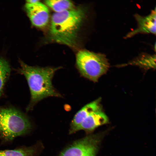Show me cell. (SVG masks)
<instances>
[{
	"mask_svg": "<svg viewBox=\"0 0 156 156\" xmlns=\"http://www.w3.org/2000/svg\"><path fill=\"white\" fill-rule=\"evenodd\" d=\"M31 126L28 119L17 110L11 108L0 109V139L11 141L30 131Z\"/></svg>",
	"mask_w": 156,
	"mask_h": 156,
	"instance_id": "cell-3",
	"label": "cell"
},
{
	"mask_svg": "<svg viewBox=\"0 0 156 156\" xmlns=\"http://www.w3.org/2000/svg\"><path fill=\"white\" fill-rule=\"evenodd\" d=\"M108 121L107 117L102 112V109L99 110L89 115L72 132L81 130L91 131L106 124Z\"/></svg>",
	"mask_w": 156,
	"mask_h": 156,
	"instance_id": "cell-8",
	"label": "cell"
},
{
	"mask_svg": "<svg viewBox=\"0 0 156 156\" xmlns=\"http://www.w3.org/2000/svg\"><path fill=\"white\" fill-rule=\"evenodd\" d=\"M10 71L9 64L6 60L0 57V95Z\"/></svg>",
	"mask_w": 156,
	"mask_h": 156,
	"instance_id": "cell-13",
	"label": "cell"
},
{
	"mask_svg": "<svg viewBox=\"0 0 156 156\" xmlns=\"http://www.w3.org/2000/svg\"><path fill=\"white\" fill-rule=\"evenodd\" d=\"M129 63L130 64L137 65L145 69L155 68V55H144Z\"/></svg>",
	"mask_w": 156,
	"mask_h": 156,
	"instance_id": "cell-12",
	"label": "cell"
},
{
	"mask_svg": "<svg viewBox=\"0 0 156 156\" xmlns=\"http://www.w3.org/2000/svg\"><path fill=\"white\" fill-rule=\"evenodd\" d=\"M100 101L101 99H99L86 104L76 114L72 122L71 132H72L73 130L90 114L102 109Z\"/></svg>",
	"mask_w": 156,
	"mask_h": 156,
	"instance_id": "cell-9",
	"label": "cell"
},
{
	"mask_svg": "<svg viewBox=\"0 0 156 156\" xmlns=\"http://www.w3.org/2000/svg\"><path fill=\"white\" fill-rule=\"evenodd\" d=\"M36 153V148L30 146L13 150H0V156H34Z\"/></svg>",
	"mask_w": 156,
	"mask_h": 156,
	"instance_id": "cell-11",
	"label": "cell"
},
{
	"mask_svg": "<svg viewBox=\"0 0 156 156\" xmlns=\"http://www.w3.org/2000/svg\"><path fill=\"white\" fill-rule=\"evenodd\" d=\"M86 16V12L79 7L52 15L49 37L52 41L75 47L79 30Z\"/></svg>",
	"mask_w": 156,
	"mask_h": 156,
	"instance_id": "cell-1",
	"label": "cell"
},
{
	"mask_svg": "<svg viewBox=\"0 0 156 156\" xmlns=\"http://www.w3.org/2000/svg\"><path fill=\"white\" fill-rule=\"evenodd\" d=\"M26 11L32 24L38 28H42L47 25L49 18L47 7L40 1L34 3H26Z\"/></svg>",
	"mask_w": 156,
	"mask_h": 156,
	"instance_id": "cell-6",
	"label": "cell"
},
{
	"mask_svg": "<svg viewBox=\"0 0 156 156\" xmlns=\"http://www.w3.org/2000/svg\"><path fill=\"white\" fill-rule=\"evenodd\" d=\"M20 64L19 72L25 77L30 89V107L48 97H62L52 83L54 74L59 67L31 66L21 61Z\"/></svg>",
	"mask_w": 156,
	"mask_h": 156,
	"instance_id": "cell-2",
	"label": "cell"
},
{
	"mask_svg": "<svg viewBox=\"0 0 156 156\" xmlns=\"http://www.w3.org/2000/svg\"><path fill=\"white\" fill-rule=\"evenodd\" d=\"M76 63L81 75L94 82L97 81L109 67L105 55L85 50H80L77 53Z\"/></svg>",
	"mask_w": 156,
	"mask_h": 156,
	"instance_id": "cell-4",
	"label": "cell"
},
{
	"mask_svg": "<svg viewBox=\"0 0 156 156\" xmlns=\"http://www.w3.org/2000/svg\"><path fill=\"white\" fill-rule=\"evenodd\" d=\"M45 3L55 13L62 12L74 8L73 4L69 0H47L45 1Z\"/></svg>",
	"mask_w": 156,
	"mask_h": 156,
	"instance_id": "cell-10",
	"label": "cell"
},
{
	"mask_svg": "<svg viewBox=\"0 0 156 156\" xmlns=\"http://www.w3.org/2000/svg\"><path fill=\"white\" fill-rule=\"evenodd\" d=\"M135 18L138 24L137 27L128 33L126 38L131 37L139 33H151L156 34V8L145 16L135 14Z\"/></svg>",
	"mask_w": 156,
	"mask_h": 156,
	"instance_id": "cell-7",
	"label": "cell"
},
{
	"mask_svg": "<svg viewBox=\"0 0 156 156\" xmlns=\"http://www.w3.org/2000/svg\"><path fill=\"white\" fill-rule=\"evenodd\" d=\"M39 1H40L37 0H27L26 1V3H34L38 2Z\"/></svg>",
	"mask_w": 156,
	"mask_h": 156,
	"instance_id": "cell-14",
	"label": "cell"
},
{
	"mask_svg": "<svg viewBox=\"0 0 156 156\" xmlns=\"http://www.w3.org/2000/svg\"><path fill=\"white\" fill-rule=\"evenodd\" d=\"M97 149L96 138L88 136L73 144L62 152L60 156H95Z\"/></svg>",
	"mask_w": 156,
	"mask_h": 156,
	"instance_id": "cell-5",
	"label": "cell"
}]
</instances>
